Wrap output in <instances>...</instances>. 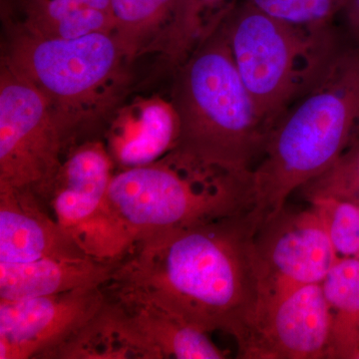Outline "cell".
Returning a JSON list of instances; mask_svg holds the SVG:
<instances>
[{
  "label": "cell",
  "instance_id": "cell-1",
  "mask_svg": "<svg viewBox=\"0 0 359 359\" xmlns=\"http://www.w3.org/2000/svg\"><path fill=\"white\" fill-rule=\"evenodd\" d=\"M256 233L244 214L145 233L118 262L104 292L238 344L259 297Z\"/></svg>",
  "mask_w": 359,
  "mask_h": 359
},
{
  "label": "cell",
  "instance_id": "cell-2",
  "mask_svg": "<svg viewBox=\"0 0 359 359\" xmlns=\"http://www.w3.org/2000/svg\"><path fill=\"white\" fill-rule=\"evenodd\" d=\"M359 128V48L339 53L269 135L250 173L248 216L256 231L276 218L294 191L327 172Z\"/></svg>",
  "mask_w": 359,
  "mask_h": 359
},
{
  "label": "cell",
  "instance_id": "cell-3",
  "mask_svg": "<svg viewBox=\"0 0 359 359\" xmlns=\"http://www.w3.org/2000/svg\"><path fill=\"white\" fill-rule=\"evenodd\" d=\"M172 102L180 122L175 148L250 176L269 129L243 83L221 25L179 66Z\"/></svg>",
  "mask_w": 359,
  "mask_h": 359
},
{
  "label": "cell",
  "instance_id": "cell-4",
  "mask_svg": "<svg viewBox=\"0 0 359 359\" xmlns=\"http://www.w3.org/2000/svg\"><path fill=\"white\" fill-rule=\"evenodd\" d=\"M108 205L136 242L152 231L248 214L250 175L231 173L174 148L154 163L115 173Z\"/></svg>",
  "mask_w": 359,
  "mask_h": 359
},
{
  "label": "cell",
  "instance_id": "cell-5",
  "mask_svg": "<svg viewBox=\"0 0 359 359\" xmlns=\"http://www.w3.org/2000/svg\"><path fill=\"white\" fill-rule=\"evenodd\" d=\"M130 60L113 33L58 39L22 26L11 34L2 59L39 90L76 138L86 123L116 102Z\"/></svg>",
  "mask_w": 359,
  "mask_h": 359
},
{
  "label": "cell",
  "instance_id": "cell-6",
  "mask_svg": "<svg viewBox=\"0 0 359 359\" xmlns=\"http://www.w3.org/2000/svg\"><path fill=\"white\" fill-rule=\"evenodd\" d=\"M221 25L238 74L269 133L292 99L313 88L339 54L330 30L295 27L245 0Z\"/></svg>",
  "mask_w": 359,
  "mask_h": 359
},
{
  "label": "cell",
  "instance_id": "cell-7",
  "mask_svg": "<svg viewBox=\"0 0 359 359\" xmlns=\"http://www.w3.org/2000/svg\"><path fill=\"white\" fill-rule=\"evenodd\" d=\"M76 136L46 98L2 61L0 190L30 194L49 207Z\"/></svg>",
  "mask_w": 359,
  "mask_h": 359
},
{
  "label": "cell",
  "instance_id": "cell-8",
  "mask_svg": "<svg viewBox=\"0 0 359 359\" xmlns=\"http://www.w3.org/2000/svg\"><path fill=\"white\" fill-rule=\"evenodd\" d=\"M208 334L160 309L106 295L102 308L58 358H226Z\"/></svg>",
  "mask_w": 359,
  "mask_h": 359
},
{
  "label": "cell",
  "instance_id": "cell-9",
  "mask_svg": "<svg viewBox=\"0 0 359 359\" xmlns=\"http://www.w3.org/2000/svg\"><path fill=\"white\" fill-rule=\"evenodd\" d=\"M114 159L101 141L75 144L66 153L49 201L56 221L94 259L119 261L135 240L108 205Z\"/></svg>",
  "mask_w": 359,
  "mask_h": 359
},
{
  "label": "cell",
  "instance_id": "cell-10",
  "mask_svg": "<svg viewBox=\"0 0 359 359\" xmlns=\"http://www.w3.org/2000/svg\"><path fill=\"white\" fill-rule=\"evenodd\" d=\"M332 321L321 283L259 295L238 358H327Z\"/></svg>",
  "mask_w": 359,
  "mask_h": 359
},
{
  "label": "cell",
  "instance_id": "cell-11",
  "mask_svg": "<svg viewBox=\"0 0 359 359\" xmlns=\"http://www.w3.org/2000/svg\"><path fill=\"white\" fill-rule=\"evenodd\" d=\"M105 299L104 287L0 299V359H51L88 325Z\"/></svg>",
  "mask_w": 359,
  "mask_h": 359
},
{
  "label": "cell",
  "instance_id": "cell-12",
  "mask_svg": "<svg viewBox=\"0 0 359 359\" xmlns=\"http://www.w3.org/2000/svg\"><path fill=\"white\" fill-rule=\"evenodd\" d=\"M255 252L259 295L321 283L339 259L313 205L283 210L264 224L255 236Z\"/></svg>",
  "mask_w": 359,
  "mask_h": 359
},
{
  "label": "cell",
  "instance_id": "cell-13",
  "mask_svg": "<svg viewBox=\"0 0 359 359\" xmlns=\"http://www.w3.org/2000/svg\"><path fill=\"white\" fill-rule=\"evenodd\" d=\"M89 257L30 194L0 190V262Z\"/></svg>",
  "mask_w": 359,
  "mask_h": 359
},
{
  "label": "cell",
  "instance_id": "cell-14",
  "mask_svg": "<svg viewBox=\"0 0 359 359\" xmlns=\"http://www.w3.org/2000/svg\"><path fill=\"white\" fill-rule=\"evenodd\" d=\"M119 261L84 257H45L27 263L0 262V299L20 301L105 287Z\"/></svg>",
  "mask_w": 359,
  "mask_h": 359
},
{
  "label": "cell",
  "instance_id": "cell-15",
  "mask_svg": "<svg viewBox=\"0 0 359 359\" xmlns=\"http://www.w3.org/2000/svg\"><path fill=\"white\" fill-rule=\"evenodd\" d=\"M133 114L120 125L111 146V155L122 169L156 162L171 152L179 139V117L172 101H146Z\"/></svg>",
  "mask_w": 359,
  "mask_h": 359
},
{
  "label": "cell",
  "instance_id": "cell-16",
  "mask_svg": "<svg viewBox=\"0 0 359 359\" xmlns=\"http://www.w3.org/2000/svg\"><path fill=\"white\" fill-rule=\"evenodd\" d=\"M22 27L33 34L77 39L113 33L111 0H25Z\"/></svg>",
  "mask_w": 359,
  "mask_h": 359
},
{
  "label": "cell",
  "instance_id": "cell-17",
  "mask_svg": "<svg viewBox=\"0 0 359 359\" xmlns=\"http://www.w3.org/2000/svg\"><path fill=\"white\" fill-rule=\"evenodd\" d=\"M321 285L332 320L327 358L354 359L359 351V259L339 257Z\"/></svg>",
  "mask_w": 359,
  "mask_h": 359
},
{
  "label": "cell",
  "instance_id": "cell-18",
  "mask_svg": "<svg viewBox=\"0 0 359 359\" xmlns=\"http://www.w3.org/2000/svg\"><path fill=\"white\" fill-rule=\"evenodd\" d=\"M242 0H177L172 20L156 42L174 66L183 65Z\"/></svg>",
  "mask_w": 359,
  "mask_h": 359
},
{
  "label": "cell",
  "instance_id": "cell-19",
  "mask_svg": "<svg viewBox=\"0 0 359 359\" xmlns=\"http://www.w3.org/2000/svg\"><path fill=\"white\" fill-rule=\"evenodd\" d=\"M177 0H111L113 35L130 59L153 46L173 16Z\"/></svg>",
  "mask_w": 359,
  "mask_h": 359
},
{
  "label": "cell",
  "instance_id": "cell-20",
  "mask_svg": "<svg viewBox=\"0 0 359 359\" xmlns=\"http://www.w3.org/2000/svg\"><path fill=\"white\" fill-rule=\"evenodd\" d=\"M271 18L309 32L330 30L347 0H245Z\"/></svg>",
  "mask_w": 359,
  "mask_h": 359
},
{
  "label": "cell",
  "instance_id": "cell-21",
  "mask_svg": "<svg viewBox=\"0 0 359 359\" xmlns=\"http://www.w3.org/2000/svg\"><path fill=\"white\" fill-rule=\"evenodd\" d=\"M320 214L339 257H356L359 250V205L337 198L311 201Z\"/></svg>",
  "mask_w": 359,
  "mask_h": 359
},
{
  "label": "cell",
  "instance_id": "cell-22",
  "mask_svg": "<svg viewBox=\"0 0 359 359\" xmlns=\"http://www.w3.org/2000/svg\"><path fill=\"white\" fill-rule=\"evenodd\" d=\"M311 202L318 198H337L359 204V140L320 177L304 187Z\"/></svg>",
  "mask_w": 359,
  "mask_h": 359
},
{
  "label": "cell",
  "instance_id": "cell-23",
  "mask_svg": "<svg viewBox=\"0 0 359 359\" xmlns=\"http://www.w3.org/2000/svg\"><path fill=\"white\" fill-rule=\"evenodd\" d=\"M354 29L359 32V0H347L344 11Z\"/></svg>",
  "mask_w": 359,
  "mask_h": 359
},
{
  "label": "cell",
  "instance_id": "cell-24",
  "mask_svg": "<svg viewBox=\"0 0 359 359\" xmlns=\"http://www.w3.org/2000/svg\"><path fill=\"white\" fill-rule=\"evenodd\" d=\"M354 359H359V351H358V353H356L355 358Z\"/></svg>",
  "mask_w": 359,
  "mask_h": 359
},
{
  "label": "cell",
  "instance_id": "cell-25",
  "mask_svg": "<svg viewBox=\"0 0 359 359\" xmlns=\"http://www.w3.org/2000/svg\"><path fill=\"white\" fill-rule=\"evenodd\" d=\"M356 259H359V250H358V256H356Z\"/></svg>",
  "mask_w": 359,
  "mask_h": 359
},
{
  "label": "cell",
  "instance_id": "cell-26",
  "mask_svg": "<svg viewBox=\"0 0 359 359\" xmlns=\"http://www.w3.org/2000/svg\"><path fill=\"white\" fill-rule=\"evenodd\" d=\"M359 205V204H358Z\"/></svg>",
  "mask_w": 359,
  "mask_h": 359
}]
</instances>
